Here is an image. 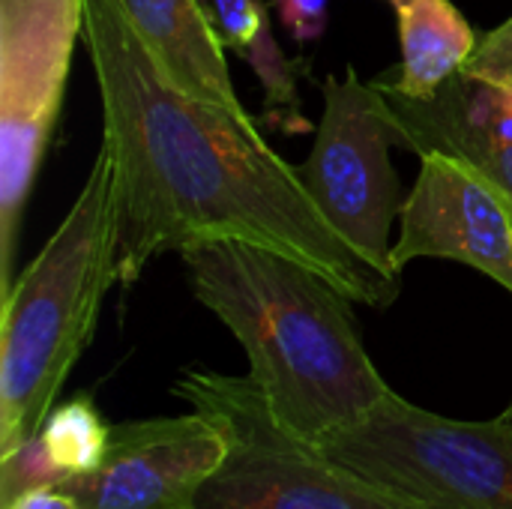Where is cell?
Instances as JSON below:
<instances>
[{
	"mask_svg": "<svg viewBox=\"0 0 512 509\" xmlns=\"http://www.w3.org/2000/svg\"><path fill=\"white\" fill-rule=\"evenodd\" d=\"M84 3L114 162L120 285L162 252L240 240L312 267L354 303L387 309L399 297L402 279L345 243L252 117L177 90L117 0Z\"/></svg>",
	"mask_w": 512,
	"mask_h": 509,
	"instance_id": "1",
	"label": "cell"
},
{
	"mask_svg": "<svg viewBox=\"0 0 512 509\" xmlns=\"http://www.w3.org/2000/svg\"><path fill=\"white\" fill-rule=\"evenodd\" d=\"M189 288L240 342L273 414L321 444L390 390L375 369L351 297L312 267L240 240L180 252Z\"/></svg>",
	"mask_w": 512,
	"mask_h": 509,
	"instance_id": "2",
	"label": "cell"
},
{
	"mask_svg": "<svg viewBox=\"0 0 512 509\" xmlns=\"http://www.w3.org/2000/svg\"><path fill=\"white\" fill-rule=\"evenodd\" d=\"M117 285L114 162L102 144L42 252L0 294V459L39 435Z\"/></svg>",
	"mask_w": 512,
	"mask_h": 509,
	"instance_id": "3",
	"label": "cell"
},
{
	"mask_svg": "<svg viewBox=\"0 0 512 509\" xmlns=\"http://www.w3.org/2000/svg\"><path fill=\"white\" fill-rule=\"evenodd\" d=\"M174 393L228 441L225 462L192 509H420L288 429L249 375L186 369Z\"/></svg>",
	"mask_w": 512,
	"mask_h": 509,
	"instance_id": "4",
	"label": "cell"
},
{
	"mask_svg": "<svg viewBox=\"0 0 512 509\" xmlns=\"http://www.w3.org/2000/svg\"><path fill=\"white\" fill-rule=\"evenodd\" d=\"M321 447L420 509H512V408L498 420H450L387 393Z\"/></svg>",
	"mask_w": 512,
	"mask_h": 509,
	"instance_id": "5",
	"label": "cell"
},
{
	"mask_svg": "<svg viewBox=\"0 0 512 509\" xmlns=\"http://www.w3.org/2000/svg\"><path fill=\"white\" fill-rule=\"evenodd\" d=\"M84 0H0V294L15 282L24 207L51 144Z\"/></svg>",
	"mask_w": 512,
	"mask_h": 509,
	"instance_id": "6",
	"label": "cell"
},
{
	"mask_svg": "<svg viewBox=\"0 0 512 509\" xmlns=\"http://www.w3.org/2000/svg\"><path fill=\"white\" fill-rule=\"evenodd\" d=\"M321 90L324 114L297 177L345 243L378 270L399 276L390 228L405 201L390 162V150L399 147L390 111L378 87L360 81L354 66L345 78L330 75Z\"/></svg>",
	"mask_w": 512,
	"mask_h": 509,
	"instance_id": "7",
	"label": "cell"
},
{
	"mask_svg": "<svg viewBox=\"0 0 512 509\" xmlns=\"http://www.w3.org/2000/svg\"><path fill=\"white\" fill-rule=\"evenodd\" d=\"M228 456L222 429L189 411L111 429L105 462L57 483L81 509H192L201 486Z\"/></svg>",
	"mask_w": 512,
	"mask_h": 509,
	"instance_id": "8",
	"label": "cell"
},
{
	"mask_svg": "<svg viewBox=\"0 0 512 509\" xmlns=\"http://www.w3.org/2000/svg\"><path fill=\"white\" fill-rule=\"evenodd\" d=\"M393 267L447 258L480 270L512 294V201L465 162L423 153L414 189L402 204Z\"/></svg>",
	"mask_w": 512,
	"mask_h": 509,
	"instance_id": "9",
	"label": "cell"
},
{
	"mask_svg": "<svg viewBox=\"0 0 512 509\" xmlns=\"http://www.w3.org/2000/svg\"><path fill=\"white\" fill-rule=\"evenodd\" d=\"M138 39L147 45L168 81L204 102L222 105L231 114L249 117L243 108L225 42L201 0H117Z\"/></svg>",
	"mask_w": 512,
	"mask_h": 509,
	"instance_id": "10",
	"label": "cell"
},
{
	"mask_svg": "<svg viewBox=\"0 0 512 509\" xmlns=\"http://www.w3.org/2000/svg\"><path fill=\"white\" fill-rule=\"evenodd\" d=\"M402 60L381 81L414 102L438 96L471 60L480 36L450 0H414L396 9Z\"/></svg>",
	"mask_w": 512,
	"mask_h": 509,
	"instance_id": "11",
	"label": "cell"
},
{
	"mask_svg": "<svg viewBox=\"0 0 512 509\" xmlns=\"http://www.w3.org/2000/svg\"><path fill=\"white\" fill-rule=\"evenodd\" d=\"M111 429L114 426L105 423L90 396H75L63 405H54L45 426L39 429V441L66 480L90 474L105 462Z\"/></svg>",
	"mask_w": 512,
	"mask_h": 509,
	"instance_id": "12",
	"label": "cell"
},
{
	"mask_svg": "<svg viewBox=\"0 0 512 509\" xmlns=\"http://www.w3.org/2000/svg\"><path fill=\"white\" fill-rule=\"evenodd\" d=\"M237 54L252 66L264 87V123L291 135L312 132V123L300 111L297 93V81L309 75V57H285L270 30V21H264L258 36Z\"/></svg>",
	"mask_w": 512,
	"mask_h": 509,
	"instance_id": "13",
	"label": "cell"
},
{
	"mask_svg": "<svg viewBox=\"0 0 512 509\" xmlns=\"http://www.w3.org/2000/svg\"><path fill=\"white\" fill-rule=\"evenodd\" d=\"M60 480H63V474L54 468L39 435H33L30 441H24L21 447H15L9 456L0 459V501L3 504H9L12 498H18L24 492L57 486Z\"/></svg>",
	"mask_w": 512,
	"mask_h": 509,
	"instance_id": "14",
	"label": "cell"
},
{
	"mask_svg": "<svg viewBox=\"0 0 512 509\" xmlns=\"http://www.w3.org/2000/svg\"><path fill=\"white\" fill-rule=\"evenodd\" d=\"M201 3L210 12L225 48L231 51H243L258 36L264 21H270L264 0H201Z\"/></svg>",
	"mask_w": 512,
	"mask_h": 509,
	"instance_id": "15",
	"label": "cell"
},
{
	"mask_svg": "<svg viewBox=\"0 0 512 509\" xmlns=\"http://www.w3.org/2000/svg\"><path fill=\"white\" fill-rule=\"evenodd\" d=\"M462 72L495 78V81H512V15L495 30L480 36V42Z\"/></svg>",
	"mask_w": 512,
	"mask_h": 509,
	"instance_id": "16",
	"label": "cell"
},
{
	"mask_svg": "<svg viewBox=\"0 0 512 509\" xmlns=\"http://www.w3.org/2000/svg\"><path fill=\"white\" fill-rule=\"evenodd\" d=\"M282 27L297 39V42H315L327 30V3L330 0H267Z\"/></svg>",
	"mask_w": 512,
	"mask_h": 509,
	"instance_id": "17",
	"label": "cell"
},
{
	"mask_svg": "<svg viewBox=\"0 0 512 509\" xmlns=\"http://www.w3.org/2000/svg\"><path fill=\"white\" fill-rule=\"evenodd\" d=\"M3 509H81L75 504V498H69L66 492H60L57 486H45V489H33L24 492L18 498H12Z\"/></svg>",
	"mask_w": 512,
	"mask_h": 509,
	"instance_id": "18",
	"label": "cell"
},
{
	"mask_svg": "<svg viewBox=\"0 0 512 509\" xmlns=\"http://www.w3.org/2000/svg\"><path fill=\"white\" fill-rule=\"evenodd\" d=\"M393 3V9H402V6H408V3H414V0H390Z\"/></svg>",
	"mask_w": 512,
	"mask_h": 509,
	"instance_id": "19",
	"label": "cell"
}]
</instances>
